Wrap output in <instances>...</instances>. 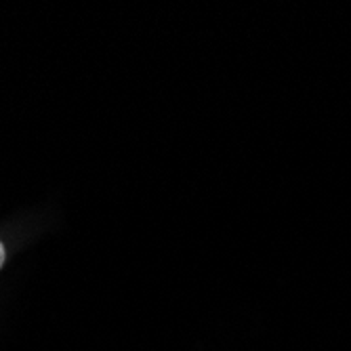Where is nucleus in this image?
I'll list each match as a JSON object with an SVG mask.
<instances>
[{
  "label": "nucleus",
  "instance_id": "f257e3e1",
  "mask_svg": "<svg viewBox=\"0 0 351 351\" xmlns=\"http://www.w3.org/2000/svg\"><path fill=\"white\" fill-rule=\"evenodd\" d=\"M3 263H5V246L0 242V267H3Z\"/></svg>",
  "mask_w": 351,
  "mask_h": 351
}]
</instances>
